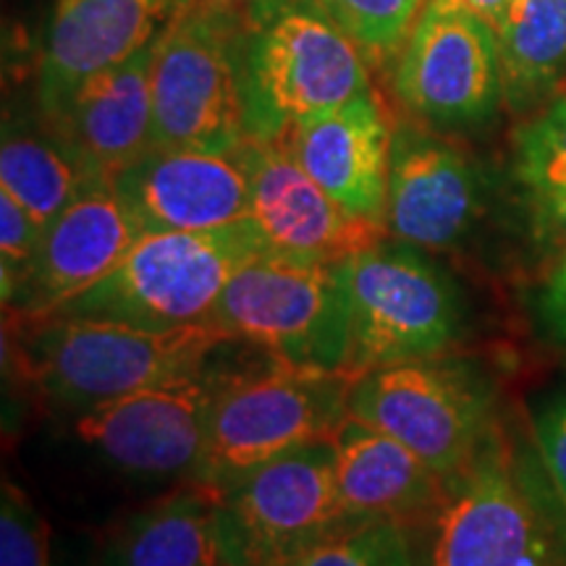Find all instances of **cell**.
Instances as JSON below:
<instances>
[{"instance_id":"21","label":"cell","mask_w":566,"mask_h":566,"mask_svg":"<svg viewBox=\"0 0 566 566\" xmlns=\"http://www.w3.org/2000/svg\"><path fill=\"white\" fill-rule=\"evenodd\" d=\"M221 488L189 480L113 535L101 566H226Z\"/></svg>"},{"instance_id":"24","label":"cell","mask_w":566,"mask_h":566,"mask_svg":"<svg viewBox=\"0 0 566 566\" xmlns=\"http://www.w3.org/2000/svg\"><path fill=\"white\" fill-rule=\"evenodd\" d=\"M512 171L527 200L566 189V95H556L514 132Z\"/></svg>"},{"instance_id":"15","label":"cell","mask_w":566,"mask_h":566,"mask_svg":"<svg viewBox=\"0 0 566 566\" xmlns=\"http://www.w3.org/2000/svg\"><path fill=\"white\" fill-rule=\"evenodd\" d=\"M195 0H55L42 38L38 105L53 122L101 71L153 45Z\"/></svg>"},{"instance_id":"23","label":"cell","mask_w":566,"mask_h":566,"mask_svg":"<svg viewBox=\"0 0 566 566\" xmlns=\"http://www.w3.org/2000/svg\"><path fill=\"white\" fill-rule=\"evenodd\" d=\"M95 181H101V176L92 174L87 163L48 124L42 129L6 124L0 145V189L38 223H51Z\"/></svg>"},{"instance_id":"27","label":"cell","mask_w":566,"mask_h":566,"mask_svg":"<svg viewBox=\"0 0 566 566\" xmlns=\"http://www.w3.org/2000/svg\"><path fill=\"white\" fill-rule=\"evenodd\" d=\"M45 226L34 221L9 192L0 189V289L3 304L13 307L38 260Z\"/></svg>"},{"instance_id":"17","label":"cell","mask_w":566,"mask_h":566,"mask_svg":"<svg viewBox=\"0 0 566 566\" xmlns=\"http://www.w3.org/2000/svg\"><path fill=\"white\" fill-rule=\"evenodd\" d=\"M142 237L137 218L116 184H90L42 233V244L24 292L13 304L19 321L59 313L63 304L101 283Z\"/></svg>"},{"instance_id":"29","label":"cell","mask_w":566,"mask_h":566,"mask_svg":"<svg viewBox=\"0 0 566 566\" xmlns=\"http://www.w3.org/2000/svg\"><path fill=\"white\" fill-rule=\"evenodd\" d=\"M535 449L554 491L566 506V394L556 396L535 417Z\"/></svg>"},{"instance_id":"34","label":"cell","mask_w":566,"mask_h":566,"mask_svg":"<svg viewBox=\"0 0 566 566\" xmlns=\"http://www.w3.org/2000/svg\"><path fill=\"white\" fill-rule=\"evenodd\" d=\"M286 566H289V564H286Z\"/></svg>"},{"instance_id":"16","label":"cell","mask_w":566,"mask_h":566,"mask_svg":"<svg viewBox=\"0 0 566 566\" xmlns=\"http://www.w3.org/2000/svg\"><path fill=\"white\" fill-rule=\"evenodd\" d=\"M118 195L145 231H212L250 218L244 147H153L118 174Z\"/></svg>"},{"instance_id":"13","label":"cell","mask_w":566,"mask_h":566,"mask_svg":"<svg viewBox=\"0 0 566 566\" xmlns=\"http://www.w3.org/2000/svg\"><path fill=\"white\" fill-rule=\"evenodd\" d=\"M485 176L462 147L399 124L388 168L386 231L424 252H449L470 239L485 212Z\"/></svg>"},{"instance_id":"22","label":"cell","mask_w":566,"mask_h":566,"mask_svg":"<svg viewBox=\"0 0 566 566\" xmlns=\"http://www.w3.org/2000/svg\"><path fill=\"white\" fill-rule=\"evenodd\" d=\"M499 45L504 103L533 116L566 80V0H514Z\"/></svg>"},{"instance_id":"32","label":"cell","mask_w":566,"mask_h":566,"mask_svg":"<svg viewBox=\"0 0 566 566\" xmlns=\"http://www.w3.org/2000/svg\"><path fill=\"white\" fill-rule=\"evenodd\" d=\"M449 3L459 6V9L475 13V17L485 19L495 32L506 24L509 13H512L514 0H449Z\"/></svg>"},{"instance_id":"7","label":"cell","mask_w":566,"mask_h":566,"mask_svg":"<svg viewBox=\"0 0 566 566\" xmlns=\"http://www.w3.org/2000/svg\"><path fill=\"white\" fill-rule=\"evenodd\" d=\"M205 323L281 363L344 373L349 349L344 265L260 254L233 275Z\"/></svg>"},{"instance_id":"20","label":"cell","mask_w":566,"mask_h":566,"mask_svg":"<svg viewBox=\"0 0 566 566\" xmlns=\"http://www.w3.org/2000/svg\"><path fill=\"white\" fill-rule=\"evenodd\" d=\"M336 449V488L349 522H424L441 501L446 478L415 451L354 417L331 436Z\"/></svg>"},{"instance_id":"18","label":"cell","mask_w":566,"mask_h":566,"mask_svg":"<svg viewBox=\"0 0 566 566\" xmlns=\"http://www.w3.org/2000/svg\"><path fill=\"white\" fill-rule=\"evenodd\" d=\"M281 139L338 205L386 226L394 126L378 92L367 87L338 108L294 124Z\"/></svg>"},{"instance_id":"12","label":"cell","mask_w":566,"mask_h":566,"mask_svg":"<svg viewBox=\"0 0 566 566\" xmlns=\"http://www.w3.org/2000/svg\"><path fill=\"white\" fill-rule=\"evenodd\" d=\"M218 373L221 367H208L71 417L74 436L126 475L197 480Z\"/></svg>"},{"instance_id":"3","label":"cell","mask_w":566,"mask_h":566,"mask_svg":"<svg viewBox=\"0 0 566 566\" xmlns=\"http://www.w3.org/2000/svg\"><path fill=\"white\" fill-rule=\"evenodd\" d=\"M247 139H281L294 124L334 111L370 84L357 42L317 0H258L237 40Z\"/></svg>"},{"instance_id":"9","label":"cell","mask_w":566,"mask_h":566,"mask_svg":"<svg viewBox=\"0 0 566 566\" xmlns=\"http://www.w3.org/2000/svg\"><path fill=\"white\" fill-rule=\"evenodd\" d=\"M239 27L242 13L189 6L160 34L153 59V147H244Z\"/></svg>"},{"instance_id":"28","label":"cell","mask_w":566,"mask_h":566,"mask_svg":"<svg viewBox=\"0 0 566 566\" xmlns=\"http://www.w3.org/2000/svg\"><path fill=\"white\" fill-rule=\"evenodd\" d=\"M0 566H51V535L19 485L6 480L0 495Z\"/></svg>"},{"instance_id":"31","label":"cell","mask_w":566,"mask_h":566,"mask_svg":"<svg viewBox=\"0 0 566 566\" xmlns=\"http://www.w3.org/2000/svg\"><path fill=\"white\" fill-rule=\"evenodd\" d=\"M537 321L551 342L566 352V254L556 260L537 292Z\"/></svg>"},{"instance_id":"10","label":"cell","mask_w":566,"mask_h":566,"mask_svg":"<svg viewBox=\"0 0 566 566\" xmlns=\"http://www.w3.org/2000/svg\"><path fill=\"white\" fill-rule=\"evenodd\" d=\"M226 566H286L346 525L331 438L296 446L221 488Z\"/></svg>"},{"instance_id":"5","label":"cell","mask_w":566,"mask_h":566,"mask_svg":"<svg viewBox=\"0 0 566 566\" xmlns=\"http://www.w3.org/2000/svg\"><path fill=\"white\" fill-rule=\"evenodd\" d=\"M352 378L281 363L218 373L208 449L197 480L223 488L296 446L334 436L349 412Z\"/></svg>"},{"instance_id":"6","label":"cell","mask_w":566,"mask_h":566,"mask_svg":"<svg viewBox=\"0 0 566 566\" xmlns=\"http://www.w3.org/2000/svg\"><path fill=\"white\" fill-rule=\"evenodd\" d=\"M349 292V378L409 359L443 357L464 325V302L441 265L405 242H378L344 260Z\"/></svg>"},{"instance_id":"30","label":"cell","mask_w":566,"mask_h":566,"mask_svg":"<svg viewBox=\"0 0 566 566\" xmlns=\"http://www.w3.org/2000/svg\"><path fill=\"white\" fill-rule=\"evenodd\" d=\"M530 233L543 252L558 260L566 254V189L530 197Z\"/></svg>"},{"instance_id":"11","label":"cell","mask_w":566,"mask_h":566,"mask_svg":"<svg viewBox=\"0 0 566 566\" xmlns=\"http://www.w3.org/2000/svg\"><path fill=\"white\" fill-rule=\"evenodd\" d=\"M394 95L417 124L478 129L504 105L499 32L449 0H428L394 61Z\"/></svg>"},{"instance_id":"33","label":"cell","mask_w":566,"mask_h":566,"mask_svg":"<svg viewBox=\"0 0 566 566\" xmlns=\"http://www.w3.org/2000/svg\"><path fill=\"white\" fill-rule=\"evenodd\" d=\"M252 3L258 0H195L192 6H200V9L221 11V13H244Z\"/></svg>"},{"instance_id":"25","label":"cell","mask_w":566,"mask_h":566,"mask_svg":"<svg viewBox=\"0 0 566 566\" xmlns=\"http://www.w3.org/2000/svg\"><path fill=\"white\" fill-rule=\"evenodd\" d=\"M289 566H415L407 527L391 520L346 522Z\"/></svg>"},{"instance_id":"1","label":"cell","mask_w":566,"mask_h":566,"mask_svg":"<svg viewBox=\"0 0 566 566\" xmlns=\"http://www.w3.org/2000/svg\"><path fill=\"white\" fill-rule=\"evenodd\" d=\"M24 323L13 344L21 378L69 417L208 370L212 354L231 342L208 323L168 331L76 315Z\"/></svg>"},{"instance_id":"26","label":"cell","mask_w":566,"mask_h":566,"mask_svg":"<svg viewBox=\"0 0 566 566\" xmlns=\"http://www.w3.org/2000/svg\"><path fill=\"white\" fill-rule=\"evenodd\" d=\"M367 61H396L428 0H317Z\"/></svg>"},{"instance_id":"4","label":"cell","mask_w":566,"mask_h":566,"mask_svg":"<svg viewBox=\"0 0 566 566\" xmlns=\"http://www.w3.org/2000/svg\"><path fill=\"white\" fill-rule=\"evenodd\" d=\"M273 252L250 218L212 231H145L101 283L53 315L168 331L208 321L229 281Z\"/></svg>"},{"instance_id":"14","label":"cell","mask_w":566,"mask_h":566,"mask_svg":"<svg viewBox=\"0 0 566 566\" xmlns=\"http://www.w3.org/2000/svg\"><path fill=\"white\" fill-rule=\"evenodd\" d=\"M244 163L250 176V221L273 252L344 263L388 237L384 223L354 216L325 192L283 139H247Z\"/></svg>"},{"instance_id":"2","label":"cell","mask_w":566,"mask_h":566,"mask_svg":"<svg viewBox=\"0 0 566 566\" xmlns=\"http://www.w3.org/2000/svg\"><path fill=\"white\" fill-rule=\"evenodd\" d=\"M424 525V566H566V506L495 428Z\"/></svg>"},{"instance_id":"19","label":"cell","mask_w":566,"mask_h":566,"mask_svg":"<svg viewBox=\"0 0 566 566\" xmlns=\"http://www.w3.org/2000/svg\"><path fill=\"white\" fill-rule=\"evenodd\" d=\"M155 45L158 40L92 76L45 122L101 179L113 181L153 150Z\"/></svg>"},{"instance_id":"8","label":"cell","mask_w":566,"mask_h":566,"mask_svg":"<svg viewBox=\"0 0 566 566\" xmlns=\"http://www.w3.org/2000/svg\"><path fill=\"white\" fill-rule=\"evenodd\" d=\"M491 409L485 380L446 354L359 375L346 405L349 417L396 438L441 478L478 454L493 430Z\"/></svg>"}]
</instances>
